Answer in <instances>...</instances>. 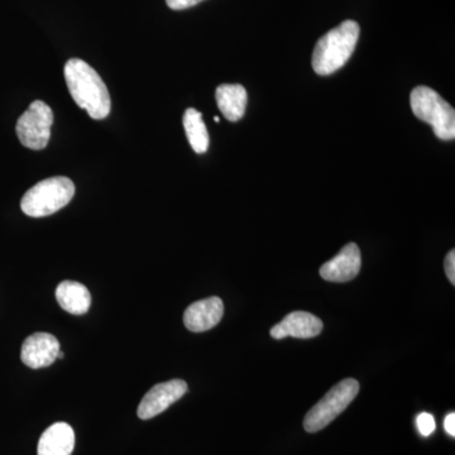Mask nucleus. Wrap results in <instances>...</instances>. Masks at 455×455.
<instances>
[{"label": "nucleus", "mask_w": 455, "mask_h": 455, "mask_svg": "<svg viewBox=\"0 0 455 455\" xmlns=\"http://www.w3.org/2000/svg\"><path fill=\"white\" fill-rule=\"evenodd\" d=\"M65 79L75 103L92 119L107 118L112 109L109 92L97 71L80 59L68 60Z\"/></svg>", "instance_id": "obj_1"}, {"label": "nucleus", "mask_w": 455, "mask_h": 455, "mask_svg": "<svg viewBox=\"0 0 455 455\" xmlns=\"http://www.w3.org/2000/svg\"><path fill=\"white\" fill-rule=\"evenodd\" d=\"M359 25L355 20H344L341 25L317 41L313 53V68L317 75L334 74L348 62L359 38Z\"/></svg>", "instance_id": "obj_2"}, {"label": "nucleus", "mask_w": 455, "mask_h": 455, "mask_svg": "<svg viewBox=\"0 0 455 455\" xmlns=\"http://www.w3.org/2000/svg\"><path fill=\"white\" fill-rule=\"evenodd\" d=\"M75 196V185L68 178L56 176L42 180L27 191L20 208L28 217L42 218L65 208Z\"/></svg>", "instance_id": "obj_3"}, {"label": "nucleus", "mask_w": 455, "mask_h": 455, "mask_svg": "<svg viewBox=\"0 0 455 455\" xmlns=\"http://www.w3.org/2000/svg\"><path fill=\"white\" fill-rule=\"evenodd\" d=\"M412 112L416 118L429 123L439 140L455 139L454 108L427 86H416L410 95Z\"/></svg>", "instance_id": "obj_4"}, {"label": "nucleus", "mask_w": 455, "mask_h": 455, "mask_svg": "<svg viewBox=\"0 0 455 455\" xmlns=\"http://www.w3.org/2000/svg\"><path fill=\"white\" fill-rule=\"evenodd\" d=\"M358 392L357 379H347L337 383L305 416V430L317 433L324 429L353 403Z\"/></svg>", "instance_id": "obj_5"}, {"label": "nucleus", "mask_w": 455, "mask_h": 455, "mask_svg": "<svg viewBox=\"0 0 455 455\" xmlns=\"http://www.w3.org/2000/svg\"><path fill=\"white\" fill-rule=\"evenodd\" d=\"M52 124V109L44 101H33L26 113L18 119L16 127L18 140L27 148L35 149V151L46 148L50 142Z\"/></svg>", "instance_id": "obj_6"}, {"label": "nucleus", "mask_w": 455, "mask_h": 455, "mask_svg": "<svg viewBox=\"0 0 455 455\" xmlns=\"http://www.w3.org/2000/svg\"><path fill=\"white\" fill-rule=\"evenodd\" d=\"M188 383L182 379L158 383L154 386L140 401L137 415L142 420H149L155 416L163 414L172 403L187 394Z\"/></svg>", "instance_id": "obj_7"}, {"label": "nucleus", "mask_w": 455, "mask_h": 455, "mask_svg": "<svg viewBox=\"0 0 455 455\" xmlns=\"http://www.w3.org/2000/svg\"><path fill=\"white\" fill-rule=\"evenodd\" d=\"M361 251L355 243L344 245L333 259L328 260L320 268V276L329 283H349L361 271Z\"/></svg>", "instance_id": "obj_8"}, {"label": "nucleus", "mask_w": 455, "mask_h": 455, "mask_svg": "<svg viewBox=\"0 0 455 455\" xmlns=\"http://www.w3.org/2000/svg\"><path fill=\"white\" fill-rule=\"evenodd\" d=\"M59 352L60 343L56 337L49 333H35L23 341L20 359L27 367L38 370L51 366Z\"/></svg>", "instance_id": "obj_9"}, {"label": "nucleus", "mask_w": 455, "mask_h": 455, "mask_svg": "<svg viewBox=\"0 0 455 455\" xmlns=\"http://www.w3.org/2000/svg\"><path fill=\"white\" fill-rule=\"evenodd\" d=\"M224 315L223 300L217 296L194 302L185 310L184 324L194 333L211 331L220 324Z\"/></svg>", "instance_id": "obj_10"}, {"label": "nucleus", "mask_w": 455, "mask_h": 455, "mask_svg": "<svg viewBox=\"0 0 455 455\" xmlns=\"http://www.w3.org/2000/svg\"><path fill=\"white\" fill-rule=\"evenodd\" d=\"M322 331L323 322L319 317L307 311H293L271 329V337L275 339H284L287 337L310 339Z\"/></svg>", "instance_id": "obj_11"}, {"label": "nucleus", "mask_w": 455, "mask_h": 455, "mask_svg": "<svg viewBox=\"0 0 455 455\" xmlns=\"http://www.w3.org/2000/svg\"><path fill=\"white\" fill-rule=\"evenodd\" d=\"M75 448V433L73 427L66 423L51 425L42 434L38 443V455H71Z\"/></svg>", "instance_id": "obj_12"}, {"label": "nucleus", "mask_w": 455, "mask_h": 455, "mask_svg": "<svg viewBox=\"0 0 455 455\" xmlns=\"http://www.w3.org/2000/svg\"><path fill=\"white\" fill-rule=\"evenodd\" d=\"M215 98H217L220 112L228 121L238 122L239 119L243 118L248 101L247 90L244 89V86L239 85V84H235V85L223 84V85L218 86Z\"/></svg>", "instance_id": "obj_13"}, {"label": "nucleus", "mask_w": 455, "mask_h": 455, "mask_svg": "<svg viewBox=\"0 0 455 455\" xmlns=\"http://www.w3.org/2000/svg\"><path fill=\"white\" fill-rule=\"evenodd\" d=\"M56 300L60 307L74 315L88 313L92 305V295L83 283L64 281L57 286Z\"/></svg>", "instance_id": "obj_14"}, {"label": "nucleus", "mask_w": 455, "mask_h": 455, "mask_svg": "<svg viewBox=\"0 0 455 455\" xmlns=\"http://www.w3.org/2000/svg\"><path fill=\"white\" fill-rule=\"evenodd\" d=\"M184 128L194 151L199 155L205 154L209 148V133L203 121V114L194 108H188L184 114Z\"/></svg>", "instance_id": "obj_15"}, {"label": "nucleus", "mask_w": 455, "mask_h": 455, "mask_svg": "<svg viewBox=\"0 0 455 455\" xmlns=\"http://www.w3.org/2000/svg\"><path fill=\"white\" fill-rule=\"evenodd\" d=\"M416 423H418V429L423 436H429L435 430V420H434L433 415L427 414V412L419 415Z\"/></svg>", "instance_id": "obj_16"}, {"label": "nucleus", "mask_w": 455, "mask_h": 455, "mask_svg": "<svg viewBox=\"0 0 455 455\" xmlns=\"http://www.w3.org/2000/svg\"><path fill=\"white\" fill-rule=\"evenodd\" d=\"M445 272L451 283L455 284V251L451 250V252L445 257L444 262Z\"/></svg>", "instance_id": "obj_17"}, {"label": "nucleus", "mask_w": 455, "mask_h": 455, "mask_svg": "<svg viewBox=\"0 0 455 455\" xmlns=\"http://www.w3.org/2000/svg\"><path fill=\"white\" fill-rule=\"evenodd\" d=\"M202 2L203 0H166L167 5L173 11L191 8Z\"/></svg>", "instance_id": "obj_18"}, {"label": "nucleus", "mask_w": 455, "mask_h": 455, "mask_svg": "<svg viewBox=\"0 0 455 455\" xmlns=\"http://www.w3.org/2000/svg\"><path fill=\"white\" fill-rule=\"evenodd\" d=\"M445 430H447V433L449 435L455 436V414L454 412H451V414H449L447 416V419H445L444 423Z\"/></svg>", "instance_id": "obj_19"}, {"label": "nucleus", "mask_w": 455, "mask_h": 455, "mask_svg": "<svg viewBox=\"0 0 455 455\" xmlns=\"http://www.w3.org/2000/svg\"><path fill=\"white\" fill-rule=\"evenodd\" d=\"M214 121H215V123H220V116H214Z\"/></svg>", "instance_id": "obj_20"}]
</instances>
